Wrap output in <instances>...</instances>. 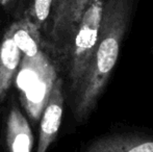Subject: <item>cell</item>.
<instances>
[{
	"instance_id": "1",
	"label": "cell",
	"mask_w": 153,
	"mask_h": 152,
	"mask_svg": "<svg viewBox=\"0 0 153 152\" xmlns=\"http://www.w3.org/2000/svg\"><path fill=\"white\" fill-rule=\"evenodd\" d=\"M133 0H105L92 63L70 101L77 123L89 120L98 105L119 59L130 26Z\"/></svg>"
},
{
	"instance_id": "2",
	"label": "cell",
	"mask_w": 153,
	"mask_h": 152,
	"mask_svg": "<svg viewBox=\"0 0 153 152\" xmlns=\"http://www.w3.org/2000/svg\"><path fill=\"white\" fill-rule=\"evenodd\" d=\"M57 78L59 68L45 48L22 56L14 81L21 103L33 123L40 121Z\"/></svg>"
},
{
	"instance_id": "3",
	"label": "cell",
	"mask_w": 153,
	"mask_h": 152,
	"mask_svg": "<svg viewBox=\"0 0 153 152\" xmlns=\"http://www.w3.org/2000/svg\"><path fill=\"white\" fill-rule=\"evenodd\" d=\"M105 0H91L85 7L69 47L62 71L68 79L70 101L78 91L92 63Z\"/></svg>"
},
{
	"instance_id": "4",
	"label": "cell",
	"mask_w": 153,
	"mask_h": 152,
	"mask_svg": "<svg viewBox=\"0 0 153 152\" xmlns=\"http://www.w3.org/2000/svg\"><path fill=\"white\" fill-rule=\"evenodd\" d=\"M91 0H54L47 22L45 46L57 68L62 71L71 41L85 7Z\"/></svg>"
},
{
	"instance_id": "5",
	"label": "cell",
	"mask_w": 153,
	"mask_h": 152,
	"mask_svg": "<svg viewBox=\"0 0 153 152\" xmlns=\"http://www.w3.org/2000/svg\"><path fill=\"white\" fill-rule=\"evenodd\" d=\"M81 152H153V132L111 131L91 140Z\"/></svg>"
},
{
	"instance_id": "6",
	"label": "cell",
	"mask_w": 153,
	"mask_h": 152,
	"mask_svg": "<svg viewBox=\"0 0 153 152\" xmlns=\"http://www.w3.org/2000/svg\"><path fill=\"white\" fill-rule=\"evenodd\" d=\"M64 79L59 77L53 85L50 96L41 116L40 132L36 152H47L55 141L64 114Z\"/></svg>"
},
{
	"instance_id": "7",
	"label": "cell",
	"mask_w": 153,
	"mask_h": 152,
	"mask_svg": "<svg viewBox=\"0 0 153 152\" xmlns=\"http://www.w3.org/2000/svg\"><path fill=\"white\" fill-rule=\"evenodd\" d=\"M5 141L8 152H32L33 134L20 108L13 105L6 120Z\"/></svg>"
},
{
	"instance_id": "8",
	"label": "cell",
	"mask_w": 153,
	"mask_h": 152,
	"mask_svg": "<svg viewBox=\"0 0 153 152\" xmlns=\"http://www.w3.org/2000/svg\"><path fill=\"white\" fill-rule=\"evenodd\" d=\"M22 54L6 30L0 42V100L5 97L19 69Z\"/></svg>"
},
{
	"instance_id": "9",
	"label": "cell",
	"mask_w": 153,
	"mask_h": 152,
	"mask_svg": "<svg viewBox=\"0 0 153 152\" xmlns=\"http://www.w3.org/2000/svg\"><path fill=\"white\" fill-rule=\"evenodd\" d=\"M53 1L54 0H31L30 6L25 15L41 33L48 22Z\"/></svg>"
},
{
	"instance_id": "10",
	"label": "cell",
	"mask_w": 153,
	"mask_h": 152,
	"mask_svg": "<svg viewBox=\"0 0 153 152\" xmlns=\"http://www.w3.org/2000/svg\"><path fill=\"white\" fill-rule=\"evenodd\" d=\"M17 0H2V2H1V5L2 6H4V7H6V6H10V5H12L13 3H15Z\"/></svg>"
},
{
	"instance_id": "11",
	"label": "cell",
	"mask_w": 153,
	"mask_h": 152,
	"mask_svg": "<svg viewBox=\"0 0 153 152\" xmlns=\"http://www.w3.org/2000/svg\"><path fill=\"white\" fill-rule=\"evenodd\" d=\"M1 2H2V0H0V5H1Z\"/></svg>"
}]
</instances>
